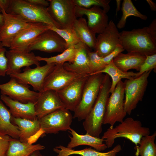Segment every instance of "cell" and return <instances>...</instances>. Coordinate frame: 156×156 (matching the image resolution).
Returning <instances> with one entry per match:
<instances>
[{"label":"cell","instance_id":"obj_7","mask_svg":"<svg viewBox=\"0 0 156 156\" xmlns=\"http://www.w3.org/2000/svg\"><path fill=\"white\" fill-rule=\"evenodd\" d=\"M125 85L120 80L108 99L103 125L109 124V128L114 127L117 122H121L127 114L124 109Z\"/></svg>","mask_w":156,"mask_h":156},{"label":"cell","instance_id":"obj_34","mask_svg":"<svg viewBox=\"0 0 156 156\" xmlns=\"http://www.w3.org/2000/svg\"><path fill=\"white\" fill-rule=\"evenodd\" d=\"M47 28L55 32L63 39L66 44L67 48L76 47L77 44L81 42L73 28L59 29L50 25H47Z\"/></svg>","mask_w":156,"mask_h":156},{"label":"cell","instance_id":"obj_10","mask_svg":"<svg viewBox=\"0 0 156 156\" xmlns=\"http://www.w3.org/2000/svg\"><path fill=\"white\" fill-rule=\"evenodd\" d=\"M73 117L65 108L57 110L39 120L41 129L45 134H57L70 130Z\"/></svg>","mask_w":156,"mask_h":156},{"label":"cell","instance_id":"obj_12","mask_svg":"<svg viewBox=\"0 0 156 156\" xmlns=\"http://www.w3.org/2000/svg\"><path fill=\"white\" fill-rule=\"evenodd\" d=\"M29 87L28 85L19 82L13 77H11L7 83L0 84L1 94L23 103H36L39 92L30 90Z\"/></svg>","mask_w":156,"mask_h":156},{"label":"cell","instance_id":"obj_43","mask_svg":"<svg viewBox=\"0 0 156 156\" xmlns=\"http://www.w3.org/2000/svg\"><path fill=\"white\" fill-rule=\"evenodd\" d=\"M146 1L149 4L151 10L153 11H155L156 4L151 0H146Z\"/></svg>","mask_w":156,"mask_h":156},{"label":"cell","instance_id":"obj_17","mask_svg":"<svg viewBox=\"0 0 156 156\" xmlns=\"http://www.w3.org/2000/svg\"><path fill=\"white\" fill-rule=\"evenodd\" d=\"M89 76L81 77L57 92L65 109L74 111L81 101L84 87Z\"/></svg>","mask_w":156,"mask_h":156},{"label":"cell","instance_id":"obj_20","mask_svg":"<svg viewBox=\"0 0 156 156\" xmlns=\"http://www.w3.org/2000/svg\"><path fill=\"white\" fill-rule=\"evenodd\" d=\"M5 55L8 61V75L20 73L21 69L33 64L40 65L39 61L34 54L30 52L20 51L10 49L6 51Z\"/></svg>","mask_w":156,"mask_h":156},{"label":"cell","instance_id":"obj_25","mask_svg":"<svg viewBox=\"0 0 156 156\" xmlns=\"http://www.w3.org/2000/svg\"><path fill=\"white\" fill-rule=\"evenodd\" d=\"M121 150V146L119 144L106 152H101L91 147L75 150L61 145L56 146L53 148V151L57 154V156H69L74 155L81 156H116Z\"/></svg>","mask_w":156,"mask_h":156},{"label":"cell","instance_id":"obj_21","mask_svg":"<svg viewBox=\"0 0 156 156\" xmlns=\"http://www.w3.org/2000/svg\"><path fill=\"white\" fill-rule=\"evenodd\" d=\"M0 98L9 107L13 117L31 120L38 119L35 111L36 103H22L3 94H1Z\"/></svg>","mask_w":156,"mask_h":156},{"label":"cell","instance_id":"obj_29","mask_svg":"<svg viewBox=\"0 0 156 156\" xmlns=\"http://www.w3.org/2000/svg\"><path fill=\"white\" fill-rule=\"evenodd\" d=\"M73 28L82 42L91 50L94 49L96 41V34L89 28L85 18L77 19Z\"/></svg>","mask_w":156,"mask_h":156},{"label":"cell","instance_id":"obj_36","mask_svg":"<svg viewBox=\"0 0 156 156\" xmlns=\"http://www.w3.org/2000/svg\"><path fill=\"white\" fill-rule=\"evenodd\" d=\"M77 6L86 8H90L93 6L102 7L107 13L109 10L110 7L109 0H73Z\"/></svg>","mask_w":156,"mask_h":156},{"label":"cell","instance_id":"obj_8","mask_svg":"<svg viewBox=\"0 0 156 156\" xmlns=\"http://www.w3.org/2000/svg\"><path fill=\"white\" fill-rule=\"evenodd\" d=\"M47 10L53 20L61 29L72 28L77 19L73 0H48Z\"/></svg>","mask_w":156,"mask_h":156},{"label":"cell","instance_id":"obj_28","mask_svg":"<svg viewBox=\"0 0 156 156\" xmlns=\"http://www.w3.org/2000/svg\"><path fill=\"white\" fill-rule=\"evenodd\" d=\"M45 148V146L40 144H32L29 142L23 143L18 139L11 137L5 156H29L35 151Z\"/></svg>","mask_w":156,"mask_h":156},{"label":"cell","instance_id":"obj_14","mask_svg":"<svg viewBox=\"0 0 156 156\" xmlns=\"http://www.w3.org/2000/svg\"><path fill=\"white\" fill-rule=\"evenodd\" d=\"M67 48L63 40L54 31L48 29L40 34L29 46V52L38 50L46 53L62 52Z\"/></svg>","mask_w":156,"mask_h":156},{"label":"cell","instance_id":"obj_32","mask_svg":"<svg viewBox=\"0 0 156 156\" xmlns=\"http://www.w3.org/2000/svg\"><path fill=\"white\" fill-rule=\"evenodd\" d=\"M121 17L116 25L118 29H121L125 26L127 18L130 16H134L146 20L147 16L139 12L134 5L131 0H124L122 4Z\"/></svg>","mask_w":156,"mask_h":156},{"label":"cell","instance_id":"obj_22","mask_svg":"<svg viewBox=\"0 0 156 156\" xmlns=\"http://www.w3.org/2000/svg\"><path fill=\"white\" fill-rule=\"evenodd\" d=\"M76 47L77 50L73 62L71 63H64L63 67L66 70L73 73L89 75L90 70L87 53L88 47L82 42L77 44Z\"/></svg>","mask_w":156,"mask_h":156},{"label":"cell","instance_id":"obj_1","mask_svg":"<svg viewBox=\"0 0 156 156\" xmlns=\"http://www.w3.org/2000/svg\"><path fill=\"white\" fill-rule=\"evenodd\" d=\"M121 45L127 52L144 55L156 54V19L148 26L120 33Z\"/></svg>","mask_w":156,"mask_h":156},{"label":"cell","instance_id":"obj_44","mask_svg":"<svg viewBox=\"0 0 156 156\" xmlns=\"http://www.w3.org/2000/svg\"><path fill=\"white\" fill-rule=\"evenodd\" d=\"M116 16L118 12L120 10V4L121 0H116Z\"/></svg>","mask_w":156,"mask_h":156},{"label":"cell","instance_id":"obj_3","mask_svg":"<svg viewBox=\"0 0 156 156\" xmlns=\"http://www.w3.org/2000/svg\"><path fill=\"white\" fill-rule=\"evenodd\" d=\"M150 133L149 128L143 126L140 121L128 117L115 127L107 129L101 138L107 148L112 147L115 140L119 138L128 139L136 146L143 137L150 135Z\"/></svg>","mask_w":156,"mask_h":156},{"label":"cell","instance_id":"obj_2","mask_svg":"<svg viewBox=\"0 0 156 156\" xmlns=\"http://www.w3.org/2000/svg\"><path fill=\"white\" fill-rule=\"evenodd\" d=\"M111 84L110 77L106 74L96 101L83 122V125L86 133L93 136L99 137L102 131V125Z\"/></svg>","mask_w":156,"mask_h":156},{"label":"cell","instance_id":"obj_27","mask_svg":"<svg viewBox=\"0 0 156 156\" xmlns=\"http://www.w3.org/2000/svg\"><path fill=\"white\" fill-rule=\"evenodd\" d=\"M12 116L9 109L0 100V135H8L18 139L20 131L19 128L12 123Z\"/></svg>","mask_w":156,"mask_h":156},{"label":"cell","instance_id":"obj_26","mask_svg":"<svg viewBox=\"0 0 156 156\" xmlns=\"http://www.w3.org/2000/svg\"><path fill=\"white\" fill-rule=\"evenodd\" d=\"M11 121L19 128L20 134L18 139L23 143L28 142L31 137L41 130L39 120H31L12 116Z\"/></svg>","mask_w":156,"mask_h":156},{"label":"cell","instance_id":"obj_15","mask_svg":"<svg viewBox=\"0 0 156 156\" xmlns=\"http://www.w3.org/2000/svg\"><path fill=\"white\" fill-rule=\"evenodd\" d=\"M88 75H89L78 74L68 71L64 68L63 64H55L53 71L45 79L43 91L52 90L57 92L78 79Z\"/></svg>","mask_w":156,"mask_h":156},{"label":"cell","instance_id":"obj_23","mask_svg":"<svg viewBox=\"0 0 156 156\" xmlns=\"http://www.w3.org/2000/svg\"><path fill=\"white\" fill-rule=\"evenodd\" d=\"M68 131L72 136L69 135L70 141L67 145L68 148L73 149L79 146L86 145L99 151H103L107 148L103 143L104 140L99 137L93 136L86 133L85 135H80L71 128Z\"/></svg>","mask_w":156,"mask_h":156},{"label":"cell","instance_id":"obj_19","mask_svg":"<svg viewBox=\"0 0 156 156\" xmlns=\"http://www.w3.org/2000/svg\"><path fill=\"white\" fill-rule=\"evenodd\" d=\"M39 92L35 106L38 119L57 110L65 108L57 91L47 90Z\"/></svg>","mask_w":156,"mask_h":156},{"label":"cell","instance_id":"obj_33","mask_svg":"<svg viewBox=\"0 0 156 156\" xmlns=\"http://www.w3.org/2000/svg\"><path fill=\"white\" fill-rule=\"evenodd\" d=\"M77 50L76 47H69L61 54L55 56L44 57L37 56H36V57L39 61H44L48 64H63L67 62L71 63L73 62L74 60Z\"/></svg>","mask_w":156,"mask_h":156},{"label":"cell","instance_id":"obj_11","mask_svg":"<svg viewBox=\"0 0 156 156\" xmlns=\"http://www.w3.org/2000/svg\"><path fill=\"white\" fill-rule=\"evenodd\" d=\"M3 21L0 27V41L3 47L10 48L15 37L27 27V23L20 17L7 13L1 10Z\"/></svg>","mask_w":156,"mask_h":156},{"label":"cell","instance_id":"obj_40","mask_svg":"<svg viewBox=\"0 0 156 156\" xmlns=\"http://www.w3.org/2000/svg\"><path fill=\"white\" fill-rule=\"evenodd\" d=\"M124 50L122 47H118L109 54L103 57L102 61L105 67L108 65L120 53L122 52Z\"/></svg>","mask_w":156,"mask_h":156},{"label":"cell","instance_id":"obj_46","mask_svg":"<svg viewBox=\"0 0 156 156\" xmlns=\"http://www.w3.org/2000/svg\"><path fill=\"white\" fill-rule=\"evenodd\" d=\"M3 21V17L0 10V27L2 25Z\"/></svg>","mask_w":156,"mask_h":156},{"label":"cell","instance_id":"obj_37","mask_svg":"<svg viewBox=\"0 0 156 156\" xmlns=\"http://www.w3.org/2000/svg\"><path fill=\"white\" fill-rule=\"evenodd\" d=\"M153 70L156 71V54L146 56L144 62L141 66L139 72L136 73L134 78L138 77L144 73Z\"/></svg>","mask_w":156,"mask_h":156},{"label":"cell","instance_id":"obj_30","mask_svg":"<svg viewBox=\"0 0 156 156\" xmlns=\"http://www.w3.org/2000/svg\"><path fill=\"white\" fill-rule=\"evenodd\" d=\"M99 73H105L111 77L112 81L109 90V93L111 94L114 90L117 83L122 79H130L134 78L136 73L133 71L126 72L122 71L115 66L112 60L102 70L95 74Z\"/></svg>","mask_w":156,"mask_h":156},{"label":"cell","instance_id":"obj_45","mask_svg":"<svg viewBox=\"0 0 156 156\" xmlns=\"http://www.w3.org/2000/svg\"><path fill=\"white\" fill-rule=\"evenodd\" d=\"M29 156H45L42 155L40 152L39 150H37L34 152Z\"/></svg>","mask_w":156,"mask_h":156},{"label":"cell","instance_id":"obj_39","mask_svg":"<svg viewBox=\"0 0 156 156\" xmlns=\"http://www.w3.org/2000/svg\"><path fill=\"white\" fill-rule=\"evenodd\" d=\"M10 137L8 135H0V156L5 155L8 148Z\"/></svg>","mask_w":156,"mask_h":156},{"label":"cell","instance_id":"obj_31","mask_svg":"<svg viewBox=\"0 0 156 156\" xmlns=\"http://www.w3.org/2000/svg\"><path fill=\"white\" fill-rule=\"evenodd\" d=\"M156 132L155 131L151 135L143 137L135 146V156H156Z\"/></svg>","mask_w":156,"mask_h":156},{"label":"cell","instance_id":"obj_42","mask_svg":"<svg viewBox=\"0 0 156 156\" xmlns=\"http://www.w3.org/2000/svg\"><path fill=\"white\" fill-rule=\"evenodd\" d=\"M11 0H0V10H3L6 12L10 5Z\"/></svg>","mask_w":156,"mask_h":156},{"label":"cell","instance_id":"obj_38","mask_svg":"<svg viewBox=\"0 0 156 156\" xmlns=\"http://www.w3.org/2000/svg\"><path fill=\"white\" fill-rule=\"evenodd\" d=\"M6 51L4 47L0 49V77L5 76L8 70V61L5 55Z\"/></svg>","mask_w":156,"mask_h":156},{"label":"cell","instance_id":"obj_24","mask_svg":"<svg viewBox=\"0 0 156 156\" xmlns=\"http://www.w3.org/2000/svg\"><path fill=\"white\" fill-rule=\"evenodd\" d=\"M146 58V56L135 52L120 53L113 59L115 66L124 72L131 69L139 71Z\"/></svg>","mask_w":156,"mask_h":156},{"label":"cell","instance_id":"obj_35","mask_svg":"<svg viewBox=\"0 0 156 156\" xmlns=\"http://www.w3.org/2000/svg\"><path fill=\"white\" fill-rule=\"evenodd\" d=\"M87 53L90 70L89 75L95 74L105 67L102 61V57L99 56L95 51H92L88 48Z\"/></svg>","mask_w":156,"mask_h":156},{"label":"cell","instance_id":"obj_16","mask_svg":"<svg viewBox=\"0 0 156 156\" xmlns=\"http://www.w3.org/2000/svg\"><path fill=\"white\" fill-rule=\"evenodd\" d=\"M47 25L41 23H30L14 38L10 49L29 52V46L42 33L48 29Z\"/></svg>","mask_w":156,"mask_h":156},{"label":"cell","instance_id":"obj_18","mask_svg":"<svg viewBox=\"0 0 156 156\" xmlns=\"http://www.w3.org/2000/svg\"><path fill=\"white\" fill-rule=\"evenodd\" d=\"M76 13L77 17L87 16V25L90 29L96 34L103 32L109 23V17L107 13L101 8L93 6L86 8L76 6Z\"/></svg>","mask_w":156,"mask_h":156},{"label":"cell","instance_id":"obj_5","mask_svg":"<svg viewBox=\"0 0 156 156\" xmlns=\"http://www.w3.org/2000/svg\"><path fill=\"white\" fill-rule=\"evenodd\" d=\"M105 75H89L85 83L81 101L74 111V118L84 120L92 108L98 96Z\"/></svg>","mask_w":156,"mask_h":156},{"label":"cell","instance_id":"obj_4","mask_svg":"<svg viewBox=\"0 0 156 156\" xmlns=\"http://www.w3.org/2000/svg\"><path fill=\"white\" fill-rule=\"evenodd\" d=\"M6 12L18 16L27 23H41L61 29L51 17L47 8L34 5L25 0H11Z\"/></svg>","mask_w":156,"mask_h":156},{"label":"cell","instance_id":"obj_6","mask_svg":"<svg viewBox=\"0 0 156 156\" xmlns=\"http://www.w3.org/2000/svg\"><path fill=\"white\" fill-rule=\"evenodd\" d=\"M152 70L146 72L139 77L124 82L125 87L124 109L127 114L130 115L142 101L148 83V77Z\"/></svg>","mask_w":156,"mask_h":156},{"label":"cell","instance_id":"obj_47","mask_svg":"<svg viewBox=\"0 0 156 156\" xmlns=\"http://www.w3.org/2000/svg\"><path fill=\"white\" fill-rule=\"evenodd\" d=\"M3 47V46L2 45V44H1V42L0 41V49H1Z\"/></svg>","mask_w":156,"mask_h":156},{"label":"cell","instance_id":"obj_13","mask_svg":"<svg viewBox=\"0 0 156 156\" xmlns=\"http://www.w3.org/2000/svg\"><path fill=\"white\" fill-rule=\"evenodd\" d=\"M120 47H122L120 32L114 22L110 20L103 32L96 37L94 51L99 56L104 57Z\"/></svg>","mask_w":156,"mask_h":156},{"label":"cell","instance_id":"obj_9","mask_svg":"<svg viewBox=\"0 0 156 156\" xmlns=\"http://www.w3.org/2000/svg\"><path fill=\"white\" fill-rule=\"evenodd\" d=\"M55 65L54 64H47L42 66H36L33 68L26 67L23 70V72L12 74L9 76L19 82L31 85L35 91L40 92L43 91L45 79L53 71Z\"/></svg>","mask_w":156,"mask_h":156},{"label":"cell","instance_id":"obj_48","mask_svg":"<svg viewBox=\"0 0 156 156\" xmlns=\"http://www.w3.org/2000/svg\"><path fill=\"white\" fill-rule=\"evenodd\" d=\"M4 156H5V155H4Z\"/></svg>","mask_w":156,"mask_h":156},{"label":"cell","instance_id":"obj_41","mask_svg":"<svg viewBox=\"0 0 156 156\" xmlns=\"http://www.w3.org/2000/svg\"><path fill=\"white\" fill-rule=\"evenodd\" d=\"M29 3L34 5L47 8L49 5V2L48 0H25Z\"/></svg>","mask_w":156,"mask_h":156}]
</instances>
